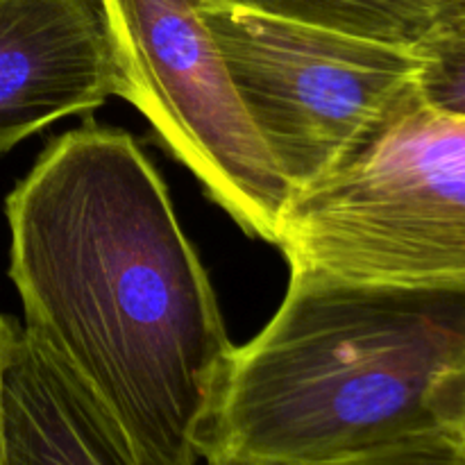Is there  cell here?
I'll return each instance as SVG.
<instances>
[{
  "mask_svg": "<svg viewBox=\"0 0 465 465\" xmlns=\"http://www.w3.org/2000/svg\"><path fill=\"white\" fill-rule=\"evenodd\" d=\"M203 5L327 27L407 48H413L439 21L430 0H203Z\"/></svg>",
  "mask_w": 465,
  "mask_h": 465,
  "instance_id": "8",
  "label": "cell"
},
{
  "mask_svg": "<svg viewBox=\"0 0 465 465\" xmlns=\"http://www.w3.org/2000/svg\"><path fill=\"white\" fill-rule=\"evenodd\" d=\"M16 327L9 318H5L0 313V380H3V366L5 359H7L9 343H12L14 334H16ZM0 465H5V452H3V411H0Z\"/></svg>",
  "mask_w": 465,
  "mask_h": 465,
  "instance_id": "12",
  "label": "cell"
},
{
  "mask_svg": "<svg viewBox=\"0 0 465 465\" xmlns=\"http://www.w3.org/2000/svg\"><path fill=\"white\" fill-rule=\"evenodd\" d=\"M318 465H465V445L452 431L439 427L371 452Z\"/></svg>",
  "mask_w": 465,
  "mask_h": 465,
  "instance_id": "10",
  "label": "cell"
},
{
  "mask_svg": "<svg viewBox=\"0 0 465 465\" xmlns=\"http://www.w3.org/2000/svg\"><path fill=\"white\" fill-rule=\"evenodd\" d=\"M5 465H141L107 409L23 327L0 380Z\"/></svg>",
  "mask_w": 465,
  "mask_h": 465,
  "instance_id": "7",
  "label": "cell"
},
{
  "mask_svg": "<svg viewBox=\"0 0 465 465\" xmlns=\"http://www.w3.org/2000/svg\"><path fill=\"white\" fill-rule=\"evenodd\" d=\"M5 213L23 330L107 409L141 465H198L195 431L234 345L134 136L66 132Z\"/></svg>",
  "mask_w": 465,
  "mask_h": 465,
  "instance_id": "1",
  "label": "cell"
},
{
  "mask_svg": "<svg viewBox=\"0 0 465 465\" xmlns=\"http://www.w3.org/2000/svg\"><path fill=\"white\" fill-rule=\"evenodd\" d=\"M123 71L121 98L204 193L277 245L293 189L245 114L203 0H100Z\"/></svg>",
  "mask_w": 465,
  "mask_h": 465,
  "instance_id": "5",
  "label": "cell"
},
{
  "mask_svg": "<svg viewBox=\"0 0 465 465\" xmlns=\"http://www.w3.org/2000/svg\"><path fill=\"white\" fill-rule=\"evenodd\" d=\"M245 114L293 195L330 175L413 89V48L204 7Z\"/></svg>",
  "mask_w": 465,
  "mask_h": 465,
  "instance_id": "4",
  "label": "cell"
},
{
  "mask_svg": "<svg viewBox=\"0 0 465 465\" xmlns=\"http://www.w3.org/2000/svg\"><path fill=\"white\" fill-rule=\"evenodd\" d=\"M100 0H0V157L50 123L121 95Z\"/></svg>",
  "mask_w": 465,
  "mask_h": 465,
  "instance_id": "6",
  "label": "cell"
},
{
  "mask_svg": "<svg viewBox=\"0 0 465 465\" xmlns=\"http://www.w3.org/2000/svg\"><path fill=\"white\" fill-rule=\"evenodd\" d=\"M430 3H431V7H434L436 18H439V21H443V18L461 16V14H465V0H430Z\"/></svg>",
  "mask_w": 465,
  "mask_h": 465,
  "instance_id": "13",
  "label": "cell"
},
{
  "mask_svg": "<svg viewBox=\"0 0 465 465\" xmlns=\"http://www.w3.org/2000/svg\"><path fill=\"white\" fill-rule=\"evenodd\" d=\"M416 91L436 112L465 118V14L436 23L416 45Z\"/></svg>",
  "mask_w": 465,
  "mask_h": 465,
  "instance_id": "9",
  "label": "cell"
},
{
  "mask_svg": "<svg viewBox=\"0 0 465 465\" xmlns=\"http://www.w3.org/2000/svg\"><path fill=\"white\" fill-rule=\"evenodd\" d=\"M440 422L465 445V354L439 393Z\"/></svg>",
  "mask_w": 465,
  "mask_h": 465,
  "instance_id": "11",
  "label": "cell"
},
{
  "mask_svg": "<svg viewBox=\"0 0 465 465\" xmlns=\"http://www.w3.org/2000/svg\"><path fill=\"white\" fill-rule=\"evenodd\" d=\"M277 248L291 268L465 293V118L413 89L291 198Z\"/></svg>",
  "mask_w": 465,
  "mask_h": 465,
  "instance_id": "3",
  "label": "cell"
},
{
  "mask_svg": "<svg viewBox=\"0 0 465 465\" xmlns=\"http://www.w3.org/2000/svg\"><path fill=\"white\" fill-rule=\"evenodd\" d=\"M465 293L291 268L268 325L232 350L203 413L204 465H318L445 427Z\"/></svg>",
  "mask_w": 465,
  "mask_h": 465,
  "instance_id": "2",
  "label": "cell"
}]
</instances>
